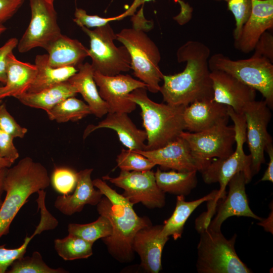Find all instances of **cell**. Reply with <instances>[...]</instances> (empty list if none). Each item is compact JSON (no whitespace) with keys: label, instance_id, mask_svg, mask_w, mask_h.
Returning <instances> with one entry per match:
<instances>
[{"label":"cell","instance_id":"cell-1","mask_svg":"<svg viewBox=\"0 0 273 273\" xmlns=\"http://www.w3.org/2000/svg\"><path fill=\"white\" fill-rule=\"evenodd\" d=\"M210 53L208 47L196 40L188 41L178 49L177 62L186 65L180 73L163 75L159 92L166 104L187 106L195 101L212 99L208 64Z\"/></svg>","mask_w":273,"mask_h":273},{"label":"cell","instance_id":"cell-2","mask_svg":"<svg viewBox=\"0 0 273 273\" xmlns=\"http://www.w3.org/2000/svg\"><path fill=\"white\" fill-rule=\"evenodd\" d=\"M93 183L104 196L96 205L97 211L107 217L112 226L111 235L102 240L114 259L121 263L131 262L134 258L132 244L136 233L152 222L147 217L139 216L133 205L105 180L96 178Z\"/></svg>","mask_w":273,"mask_h":273},{"label":"cell","instance_id":"cell-3","mask_svg":"<svg viewBox=\"0 0 273 273\" xmlns=\"http://www.w3.org/2000/svg\"><path fill=\"white\" fill-rule=\"evenodd\" d=\"M131 21L132 28L123 29L116 33V40L128 51L134 75L147 85L149 91L157 93L164 75L159 66L161 54L158 47L146 33L152 27L153 23L145 19L143 5L133 15Z\"/></svg>","mask_w":273,"mask_h":273},{"label":"cell","instance_id":"cell-4","mask_svg":"<svg viewBox=\"0 0 273 273\" xmlns=\"http://www.w3.org/2000/svg\"><path fill=\"white\" fill-rule=\"evenodd\" d=\"M50 184L46 168L29 157L7 169L4 184L6 195L0 207V238L9 234L13 220L28 198Z\"/></svg>","mask_w":273,"mask_h":273},{"label":"cell","instance_id":"cell-5","mask_svg":"<svg viewBox=\"0 0 273 273\" xmlns=\"http://www.w3.org/2000/svg\"><path fill=\"white\" fill-rule=\"evenodd\" d=\"M147 89V87L135 89L127 98L141 108L147 134L146 150H151L175 140L186 129L183 114L186 106L155 102L148 97Z\"/></svg>","mask_w":273,"mask_h":273},{"label":"cell","instance_id":"cell-6","mask_svg":"<svg viewBox=\"0 0 273 273\" xmlns=\"http://www.w3.org/2000/svg\"><path fill=\"white\" fill-rule=\"evenodd\" d=\"M198 233L200 234L196 262L198 273L252 272L236 252V234L227 239L221 231L208 228Z\"/></svg>","mask_w":273,"mask_h":273},{"label":"cell","instance_id":"cell-7","mask_svg":"<svg viewBox=\"0 0 273 273\" xmlns=\"http://www.w3.org/2000/svg\"><path fill=\"white\" fill-rule=\"evenodd\" d=\"M230 118L234 122L235 131L236 148L232 154L225 159H213L201 172L205 183H218L220 188L218 194L221 199L226 196L225 188L231 178L237 172L244 173L247 183L253 176L251 171V157L246 155L243 146L246 142V122L243 114L235 112L228 106Z\"/></svg>","mask_w":273,"mask_h":273},{"label":"cell","instance_id":"cell-8","mask_svg":"<svg viewBox=\"0 0 273 273\" xmlns=\"http://www.w3.org/2000/svg\"><path fill=\"white\" fill-rule=\"evenodd\" d=\"M210 71L228 73L246 85L259 92L268 106L273 108V65L268 59L252 55L248 59L233 60L222 54L211 56Z\"/></svg>","mask_w":273,"mask_h":273},{"label":"cell","instance_id":"cell-9","mask_svg":"<svg viewBox=\"0 0 273 273\" xmlns=\"http://www.w3.org/2000/svg\"><path fill=\"white\" fill-rule=\"evenodd\" d=\"M81 28L89 38L88 53L94 71L104 75L114 76L131 69L129 54L124 46H115L116 33L109 23L94 30Z\"/></svg>","mask_w":273,"mask_h":273},{"label":"cell","instance_id":"cell-10","mask_svg":"<svg viewBox=\"0 0 273 273\" xmlns=\"http://www.w3.org/2000/svg\"><path fill=\"white\" fill-rule=\"evenodd\" d=\"M102 179L122 189V195L133 205L141 203L150 209L161 208L165 205V193L158 187L154 172L151 170H121L117 177L106 175Z\"/></svg>","mask_w":273,"mask_h":273},{"label":"cell","instance_id":"cell-11","mask_svg":"<svg viewBox=\"0 0 273 273\" xmlns=\"http://www.w3.org/2000/svg\"><path fill=\"white\" fill-rule=\"evenodd\" d=\"M31 17L29 25L18 41L23 53L37 47L45 48L61 33L54 4L44 0H29Z\"/></svg>","mask_w":273,"mask_h":273},{"label":"cell","instance_id":"cell-12","mask_svg":"<svg viewBox=\"0 0 273 273\" xmlns=\"http://www.w3.org/2000/svg\"><path fill=\"white\" fill-rule=\"evenodd\" d=\"M270 109L265 100H254L248 104L243 112L246 122V142L251 157L253 176L258 173L261 164L265 163V149L272 143L267 131V125L271 118Z\"/></svg>","mask_w":273,"mask_h":273},{"label":"cell","instance_id":"cell-13","mask_svg":"<svg viewBox=\"0 0 273 273\" xmlns=\"http://www.w3.org/2000/svg\"><path fill=\"white\" fill-rule=\"evenodd\" d=\"M180 136L188 142L197 159L210 162L213 158L225 159L234 152L235 131L233 126L220 124L197 132L183 131Z\"/></svg>","mask_w":273,"mask_h":273},{"label":"cell","instance_id":"cell-14","mask_svg":"<svg viewBox=\"0 0 273 273\" xmlns=\"http://www.w3.org/2000/svg\"><path fill=\"white\" fill-rule=\"evenodd\" d=\"M94 78L100 96L107 103L109 112L111 113L128 114L134 111L136 105L127 96L135 89L147 87L145 83L128 74L107 76L94 71Z\"/></svg>","mask_w":273,"mask_h":273},{"label":"cell","instance_id":"cell-15","mask_svg":"<svg viewBox=\"0 0 273 273\" xmlns=\"http://www.w3.org/2000/svg\"><path fill=\"white\" fill-rule=\"evenodd\" d=\"M144 155L163 169L178 171L201 172L211 162L195 158L187 141L181 136L165 146L154 150L134 151Z\"/></svg>","mask_w":273,"mask_h":273},{"label":"cell","instance_id":"cell-16","mask_svg":"<svg viewBox=\"0 0 273 273\" xmlns=\"http://www.w3.org/2000/svg\"><path fill=\"white\" fill-rule=\"evenodd\" d=\"M243 172L236 173L229 180L228 195L218 200L217 213L208 226L214 231H221L223 222L231 216H245L260 221L262 218L256 215L249 207L246 193L247 184Z\"/></svg>","mask_w":273,"mask_h":273},{"label":"cell","instance_id":"cell-17","mask_svg":"<svg viewBox=\"0 0 273 273\" xmlns=\"http://www.w3.org/2000/svg\"><path fill=\"white\" fill-rule=\"evenodd\" d=\"M210 71L213 101L231 107L238 114H243L245 107L255 100L256 90L254 88L223 71Z\"/></svg>","mask_w":273,"mask_h":273},{"label":"cell","instance_id":"cell-18","mask_svg":"<svg viewBox=\"0 0 273 273\" xmlns=\"http://www.w3.org/2000/svg\"><path fill=\"white\" fill-rule=\"evenodd\" d=\"M251 14L244 25L235 47L244 53L254 51L261 35L273 28V0H251Z\"/></svg>","mask_w":273,"mask_h":273},{"label":"cell","instance_id":"cell-19","mask_svg":"<svg viewBox=\"0 0 273 273\" xmlns=\"http://www.w3.org/2000/svg\"><path fill=\"white\" fill-rule=\"evenodd\" d=\"M163 225H150L135 234L132 249L139 256L140 265L146 272L158 273L162 269V253L169 237L161 235Z\"/></svg>","mask_w":273,"mask_h":273},{"label":"cell","instance_id":"cell-20","mask_svg":"<svg viewBox=\"0 0 273 273\" xmlns=\"http://www.w3.org/2000/svg\"><path fill=\"white\" fill-rule=\"evenodd\" d=\"M185 129L197 132L220 124H228V106L212 99L195 101L185 108L183 114Z\"/></svg>","mask_w":273,"mask_h":273},{"label":"cell","instance_id":"cell-21","mask_svg":"<svg viewBox=\"0 0 273 273\" xmlns=\"http://www.w3.org/2000/svg\"><path fill=\"white\" fill-rule=\"evenodd\" d=\"M93 171L92 168H87L77 172V181L73 193L57 197L54 206L62 214L72 215L81 211L86 205L95 206L99 203L103 195L95 188L91 178Z\"/></svg>","mask_w":273,"mask_h":273},{"label":"cell","instance_id":"cell-22","mask_svg":"<svg viewBox=\"0 0 273 273\" xmlns=\"http://www.w3.org/2000/svg\"><path fill=\"white\" fill-rule=\"evenodd\" d=\"M103 128L115 130L119 141L128 149L132 151L146 150L147 134L138 128L126 113L109 112L106 117L97 125H89L83 133V139L94 131Z\"/></svg>","mask_w":273,"mask_h":273},{"label":"cell","instance_id":"cell-23","mask_svg":"<svg viewBox=\"0 0 273 273\" xmlns=\"http://www.w3.org/2000/svg\"><path fill=\"white\" fill-rule=\"evenodd\" d=\"M37 73L35 64L23 62L17 59L13 52L7 59L6 81L0 86V99L8 97L15 98L26 93Z\"/></svg>","mask_w":273,"mask_h":273},{"label":"cell","instance_id":"cell-24","mask_svg":"<svg viewBox=\"0 0 273 273\" xmlns=\"http://www.w3.org/2000/svg\"><path fill=\"white\" fill-rule=\"evenodd\" d=\"M48 63L55 68L77 67L88 56V49L79 41L61 34L46 48Z\"/></svg>","mask_w":273,"mask_h":273},{"label":"cell","instance_id":"cell-25","mask_svg":"<svg viewBox=\"0 0 273 273\" xmlns=\"http://www.w3.org/2000/svg\"><path fill=\"white\" fill-rule=\"evenodd\" d=\"M78 71L68 81L80 93L90 108L92 114L99 118L109 112V107L100 96L94 78V70L91 64H80Z\"/></svg>","mask_w":273,"mask_h":273},{"label":"cell","instance_id":"cell-26","mask_svg":"<svg viewBox=\"0 0 273 273\" xmlns=\"http://www.w3.org/2000/svg\"><path fill=\"white\" fill-rule=\"evenodd\" d=\"M183 195H178L175 209L171 216L162 226L161 235L164 237L171 236L174 240L180 238L184 225L194 210L201 204L213 199H220L218 190H214L209 194L192 201H186Z\"/></svg>","mask_w":273,"mask_h":273},{"label":"cell","instance_id":"cell-27","mask_svg":"<svg viewBox=\"0 0 273 273\" xmlns=\"http://www.w3.org/2000/svg\"><path fill=\"white\" fill-rule=\"evenodd\" d=\"M76 88L68 80L34 93H25L16 98L27 106L46 112L64 99L75 97Z\"/></svg>","mask_w":273,"mask_h":273},{"label":"cell","instance_id":"cell-28","mask_svg":"<svg viewBox=\"0 0 273 273\" xmlns=\"http://www.w3.org/2000/svg\"><path fill=\"white\" fill-rule=\"evenodd\" d=\"M37 68L36 76L27 90L34 93L67 81L75 74L77 68L73 66L55 68L48 63V54L38 55L35 59Z\"/></svg>","mask_w":273,"mask_h":273},{"label":"cell","instance_id":"cell-29","mask_svg":"<svg viewBox=\"0 0 273 273\" xmlns=\"http://www.w3.org/2000/svg\"><path fill=\"white\" fill-rule=\"evenodd\" d=\"M197 171H163L158 168L154 172L156 184L164 193L188 196L198 184Z\"/></svg>","mask_w":273,"mask_h":273},{"label":"cell","instance_id":"cell-30","mask_svg":"<svg viewBox=\"0 0 273 273\" xmlns=\"http://www.w3.org/2000/svg\"><path fill=\"white\" fill-rule=\"evenodd\" d=\"M47 113L51 120L63 123L78 121L92 112L87 104L75 97H71L58 103Z\"/></svg>","mask_w":273,"mask_h":273},{"label":"cell","instance_id":"cell-31","mask_svg":"<svg viewBox=\"0 0 273 273\" xmlns=\"http://www.w3.org/2000/svg\"><path fill=\"white\" fill-rule=\"evenodd\" d=\"M93 244L70 234L65 238L54 240V248L58 255L64 260L88 258L93 255Z\"/></svg>","mask_w":273,"mask_h":273},{"label":"cell","instance_id":"cell-32","mask_svg":"<svg viewBox=\"0 0 273 273\" xmlns=\"http://www.w3.org/2000/svg\"><path fill=\"white\" fill-rule=\"evenodd\" d=\"M67 230L68 234L78 236L93 244L98 239L107 237L112 233V226L109 220L101 215L96 220L89 223H70Z\"/></svg>","mask_w":273,"mask_h":273},{"label":"cell","instance_id":"cell-33","mask_svg":"<svg viewBox=\"0 0 273 273\" xmlns=\"http://www.w3.org/2000/svg\"><path fill=\"white\" fill-rule=\"evenodd\" d=\"M52 229L51 222L48 219L42 217H40V221L36 226L34 233L30 237L26 236L23 244L20 247L14 249H8L5 248L6 244L0 245V273L6 272L15 260L24 256L27 246L33 237L43 231Z\"/></svg>","mask_w":273,"mask_h":273},{"label":"cell","instance_id":"cell-34","mask_svg":"<svg viewBox=\"0 0 273 273\" xmlns=\"http://www.w3.org/2000/svg\"><path fill=\"white\" fill-rule=\"evenodd\" d=\"M7 273H66L62 267L53 268L43 261L38 251H34L31 256H23L15 260L10 266Z\"/></svg>","mask_w":273,"mask_h":273},{"label":"cell","instance_id":"cell-35","mask_svg":"<svg viewBox=\"0 0 273 273\" xmlns=\"http://www.w3.org/2000/svg\"><path fill=\"white\" fill-rule=\"evenodd\" d=\"M116 161L121 170L143 171L150 170L156 165L141 154L129 150L122 149Z\"/></svg>","mask_w":273,"mask_h":273},{"label":"cell","instance_id":"cell-36","mask_svg":"<svg viewBox=\"0 0 273 273\" xmlns=\"http://www.w3.org/2000/svg\"><path fill=\"white\" fill-rule=\"evenodd\" d=\"M77 172L67 167H56L50 178L54 189L61 195L72 193L76 186Z\"/></svg>","mask_w":273,"mask_h":273},{"label":"cell","instance_id":"cell-37","mask_svg":"<svg viewBox=\"0 0 273 273\" xmlns=\"http://www.w3.org/2000/svg\"><path fill=\"white\" fill-rule=\"evenodd\" d=\"M134 12L135 11L130 7L127 11L119 15L113 17L104 18L97 15H88L84 10L76 8L73 20L80 27L98 28L104 26L110 22L120 20L128 16L133 15Z\"/></svg>","mask_w":273,"mask_h":273},{"label":"cell","instance_id":"cell-38","mask_svg":"<svg viewBox=\"0 0 273 273\" xmlns=\"http://www.w3.org/2000/svg\"><path fill=\"white\" fill-rule=\"evenodd\" d=\"M228 8L233 14L235 20L234 30V39L237 40L241 33L242 29L248 19L252 11L251 0H230Z\"/></svg>","mask_w":273,"mask_h":273},{"label":"cell","instance_id":"cell-39","mask_svg":"<svg viewBox=\"0 0 273 273\" xmlns=\"http://www.w3.org/2000/svg\"><path fill=\"white\" fill-rule=\"evenodd\" d=\"M0 129L14 138H23L27 132V129L20 125L9 113L4 103L0 105Z\"/></svg>","mask_w":273,"mask_h":273},{"label":"cell","instance_id":"cell-40","mask_svg":"<svg viewBox=\"0 0 273 273\" xmlns=\"http://www.w3.org/2000/svg\"><path fill=\"white\" fill-rule=\"evenodd\" d=\"M14 137L0 129V156L14 163L19 157L13 143Z\"/></svg>","mask_w":273,"mask_h":273},{"label":"cell","instance_id":"cell-41","mask_svg":"<svg viewBox=\"0 0 273 273\" xmlns=\"http://www.w3.org/2000/svg\"><path fill=\"white\" fill-rule=\"evenodd\" d=\"M253 55L261 56L273 63V35L265 31L260 36L254 49Z\"/></svg>","mask_w":273,"mask_h":273},{"label":"cell","instance_id":"cell-42","mask_svg":"<svg viewBox=\"0 0 273 273\" xmlns=\"http://www.w3.org/2000/svg\"><path fill=\"white\" fill-rule=\"evenodd\" d=\"M18 40L16 38L9 39L0 47V83L4 85L6 81L7 59L9 55L17 47Z\"/></svg>","mask_w":273,"mask_h":273},{"label":"cell","instance_id":"cell-43","mask_svg":"<svg viewBox=\"0 0 273 273\" xmlns=\"http://www.w3.org/2000/svg\"><path fill=\"white\" fill-rule=\"evenodd\" d=\"M25 0H0V25L10 19Z\"/></svg>","mask_w":273,"mask_h":273},{"label":"cell","instance_id":"cell-44","mask_svg":"<svg viewBox=\"0 0 273 273\" xmlns=\"http://www.w3.org/2000/svg\"><path fill=\"white\" fill-rule=\"evenodd\" d=\"M269 156V161L267 167L262 176L261 181L273 182V145L272 143L267 145L265 149Z\"/></svg>","mask_w":273,"mask_h":273},{"label":"cell","instance_id":"cell-45","mask_svg":"<svg viewBox=\"0 0 273 273\" xmlns=\"http://www.w3.org/2000/svg\"><path fill=\"white\" fill-rule=\"evenodd\" d=\"M272 207L268 217L266 218H262L257 224L263 227L264 231L273 234V211Z\"/></svg>","mask_w":273,"mask_h":273},{"label":"cell","instance_id":"cell-46","mask_svg":"<svg viewBox=\"0 0 273 273\" xmlns=\"http://www.w3.org/2000/svg\"><path fill=\"white\" fill-rule=\"evenodd\" d=\"M8 168H4L0 170V201H2V196L4 192V180Z\"/></svg>","mask_w":273,"mask_h":273},{"label":"cell","instance_id":"cell-47","mask_svg":"<svg viewBox=\"0 0 273 273\" xmlns=\"http://www.w3.org/2000/svg\"><path fill=\"white\" fill-rule=\"evenodd\" d=\"M13 163L10 160L0 156V170L11 167Z\"/></svg>","mask_w":273,"mask_h":273},{"label":"cell","instance_id":"cell-48","mask_svg":"<svg viewBox=\"0 0 273 273\" xmlns=\"http://www.w3.org/2000/svg\"><path fill=\"white\" fill-rule=\"evenodd\" d=\"M6 30V28L3 25H0V36Z\"/></svg>","mask_w":273,"mask_h":273},{"label":"cell","instance_id":"cell-49","mask_svg":"<svg viewBox=\"0 0 273 273\" xmlns=\"http://www.w3.org/2000/svg\"><path fill=\"white\" fill-rule=\"evenodd\" d=\"M152 1L154 2L155 0H142L143 4H144L146 2H152Z\"/></svg>","mask_w":273,"mask_h":273},{"label":"cell","instance_id":"cell-50","mask_svg":"<svg viewBox=\"0 0 273 273\" xmlns=\"http://www.w3.org/2000/svg\"><path fill=\"white\" fill-rule=\"evenodd\" d=\"M44 1H47V2H49V3H51V4H54V0H44Z\"/></svg>","mask_w":273,"mask_h":273},{"label":"cell","instance_id":"cell-51","mask_svg":"<svg viewBox=\"0 0 273 273\" xmlns=\"http://www.w3.org/2000/svg\"><path fill=\"white\" fill-rule=\"evenodd\" d=\"M214 1H225V2H228L230 0H214Z\"/></svg>","mask_w":273,"mask_h":273},{"label":"cell","instance_id":"cell-52","mask_svg":"<svg viewBox=\"0 0 273 273\" xmlns=\"http://www.w3.org/2000/svg\"><path fill=\"white\" fill-rule=\"evenodd\" d=\"M2 203H3V201H0V207H1Z\"/></svg>","mask_w":273,"mask_h":273},{"label":"cell","instance_id":"cell-53","mask_svg":"<svg viewBox=\"0 0 273 273\" xmlns=\"http://www.w3.org/2000/svg\"><path fill=\"white\" fill-rule=\"evenodd\" d=\"M2 85L0 84V86H1ZM2 100L0 99V103L2 102Z\"/></svg>","mask_w":273,"mask_h":273}]
</instances>
